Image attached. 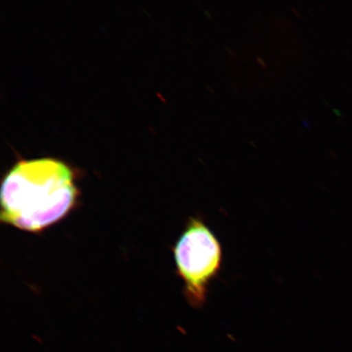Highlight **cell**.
<instances>
[{
    "mask_svg": "<svg viewBox=\"0 0 352 352\" xmlns=\"http://www.w3.org/2000/svg\"><path fill=\"white\" fill-rule=\"evenodd\" d=\"M257 60H258V63L259 64H261L263 68H266L267 67V65L265 63H264L263 60L262 58H259V57H258L257 58Z\"/></svg>",
    "mask_w": 352,
    "mask_h": 352,
    "instance_id": "cell-3",
    "label": "cell"
},
{
    "mask_svg": "<svg viewBox=\"0 0 352 352\" xmlns=\"http://www.w3.org/2000/svg\"><path fill=\"white\" fill-rule=\"evenodd\" d=\"M302 124L303 126H305V127H307V129H310V126L308 125L309 124V123H308V122L305 121V120H302Z\"/></svg>",
    "mask_w": 352,
    "mask_h": 352,
    "instance_id": "cell-4",
    "label": "cell"
},
{
    "mask_svg": "<svg viewBox=\"0 0 352 352\" xmlns=\"http://www.w3.org/2000/svg\"><path fill=\"white\" fill-rule=\"evenodd\" d=\"M174 257L189 305L195 308L204 307L210 284L217 278L223 263L222 245L204 219H189L175 245Z\"/></svg>",
    "mask_w": 352,
    "mask_h": 352,
    "instance_id": "cell-2",
    "label": "cell"
},
{
    "mask_svg": "<svg viewBox=\"0 0 352 352\" xmlns=\"http://www.w3.org/2000/svg\"><path fill=\"white\" fill-rule=\"evenodd\" d=\"M73 171L51 157L19 162L1 187V221L36 232L63 219L76 204Z\"/></svg>",
    "mask_w": 352,
    "mask_h": 352,
    "instance_id": "cell-1",
    "label": "cell"
}]
</instances>
